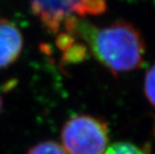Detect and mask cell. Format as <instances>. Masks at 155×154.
I'll return each instance as SVG.
<instances>
[{
	"label": "cell",
	"instance_id": "cell-3",
	"mask_svg": "<svg viewBox=\"0 0 155 154\" xmlns=\"http://www.w3.org/2000/svg\"><path fill=\"white\" fill-rule=\"evenodd\" d=\"M30 7L46 30L58 34L72 19L103 13L106 0H30Z\"/></svg>",
	"mask_w": 155,
	"mask_h": 154
},
{
	"label": "cell",
	"instance_id": "cell-7",
	"mask_svg": "<svg viewBox=\"0 0 155 154\" xmlns=\"http://www.w3.org/2000/svg\"><path fill=\"white\" fill-rule=\"evenodd\" d=\"M144 90L149 102L155 107V64L146 73L144 81Z\"/></svg>",
	"mask_w": 155,
	"mask_h": 154
},
{
	"label": "cell",
	"instance_id": "cell-5",
	"mask_svg": "<svg viewBox=\"0 0 155 154\" xmlns=\"http://www.w3.org/2000/svg\"><path fill=\"white\" fill-rule=\"evenodd\" d=\"M27 154H67L64 148L54 141H43L29 149Z\"/></svg>",
	"mask_w": 155,
	"mask_h": 154
},
{
	"label": "cell",
	"instance_id": "cell-2",
	"mask_svg": "<svg viewBox=\"0 0 155 154\" xmlns=\"http://www.w3.org/2000/svg\"><path fill=\"white\" fill-rule=\"evenodd\" d=\"M61 140L68 154H104L108 146V127L99 118L79 114L66 121Z\"/></svg>",
	"mask_w": 155,
	"mask_h": 154
},
{
	"label": "cell",
	"instance_id": "cell-8",
	"mask_svg": "<svg viewBox=\"0 0 155 154\" xmlns=\"http://www.w3.org/2000/svg\"><path fill=\"white\" fill-rule=\"evenodd\" d=\"M2 106H3V101H2L1 95H0V112H1V110H2Z\"/></svg>",
	"mask_w": 155,
	"mask_h": 154
},
{
	"label": "cell",
	"instance_id": "cell-1",
	"mask_svg": "<svg viewBox=\"0 0 155 154\" xmlns=\"http://www.w3.org/2000/svg\"><path fill=\"white\" fill-rule=\"evenodd\" d=\"M61 32H71L78 36L95 59L114 73L132 71L142 64L143 40L139 32L125 22L100 28L81 18H75Z\"/></svg>",
	"mask_w": 155,
	"mask_h": 154
},
{
	"label": "cell",
	"instance_id": "cell-6",
	"mask_svg": "<svg viewBox=\"0 0 155 154\" xmlns=\"http://www.w3.org/2000/svg\"><path fill=\"white\" fill-rule=\"evenodd\" d=\"M104 154H147L142 149L128 142H117L107 147Z\"/></svg>",
	"mask_w": 155,
	"mask_h": 154
},
{
	"label": "cell",
	"instance_id": "cell-4",
	"mask_svg": "<svg viewBox=\"0 0 155 154\" xmlns=\"http://www.w3.org/2000/svg\"><path fill=\"white\" fill-rule=\"evenodd\" d=\"M23 49V36L12 21L0 17V69L13 64Z\"/></svg>",
	"mask_w": 155,
	"mask_h": 154
}]
</instances>
